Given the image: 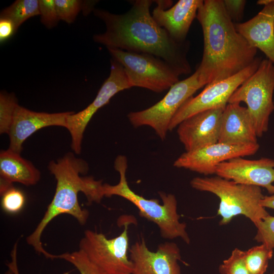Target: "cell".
Wrapping results in <instances>:
<instances>
[{
	"label": "cell",
	"instance_id": "1",
	"mask_svg": "<svg viewBox=\"0 0 274 274\" xmlns=\"http://www.w3.org/2000/svg\"><path fill=\"white\" fill-rule=\"evenodd\" d=\"M153 2L134 1L121 14L94 9V15L105 23L106 29L94 35L93 40L107 49L153 55L169 63L180 75L189 74L192 70L187 57L189 43L177 42L157 23L150 11Z\"/></svg>",
	"mask_w": 274,
	"mask_h": 274
},
{
	"label": "cell",
	"instance_id": "2",
	"mask_svg": "<svg viewBox=\"0 0 274 274\" xmlns=\"http://www.w3.org/2000/svg\"><path fill=\"white\" fill-rule=\"evenodd\" d=\"M196 18L203 37L202 59L197 69L208 84L231 77L249 66L257 49L239 33L223 0H204Z\"/></svg>",
	"mask_w": 274,
	"mask_h": 274
},
{
	"label": "cell",
	"instance_id": "3",
	"mask_svg": "<svg viewBox=\"0 0 274 274\" xmlns=\"http://www.w3.org/2000/svg\"><path fill=\"white\" fill-rule=\"evenodd\" d=\"M49 170L56 180L55 193L52 201L39 223L27 238V243L36 252L46 258L53 259V254L45 250L41 242V236L45 228L54 218L62 214L73 216L81 225L88 220L89 212L81 208L78 195L84 194L89 203L100 202L104 197L101 181L95 180L92 177H82L88 170L87 162L68 153L56 161L52 160Z\"/></svg>",
	"mask_w": 274,
	"mask_h": 274
},
{
	"label": "cell",
	"instance_id": "4",
	"mask_svg": "<svg viewBox=\"0 0 274 274\" xmlns=\"http://www.w3.org/2000/svg\"><path fill=\"white\" fill-rule=\"evenodd\" d=\"M114 168L119 174V181L116 185L103 184L104 196L116 195L129 201L138 209L140 216L157 225L163 238L173 239L179 237L189 244L190 238L186 230L187 225L180 221L175 195L159 192L161 204L157 199H147L135 193L129 187L126 179L127 160L124 155L116 157Z\"/></svg>",
	"mask_w": 274,
	"mask_h": 274
},
{
	"label": "cell",
	"instance_id": "5",
	"mask_svg": "<svg viewBox=\"0 0 274 274\" xmlns=\"http://www.w3.org/2000/svg\"><path fill=\"white\" fill-rule=\"evenodd\" d=\"M195 190L208 192L220 199L217 215L221 217L219 225H227L238 215L250 219L255 226L269 215L260 204L263 198L261 187L236 183L219 176L195 177L190 181Z\"/></svg>",
	"mask_w": 274,
	"mask_h": 274
},
{
	"label": "cell",
	"instance_id": "6",
	"mask_svg": "<svg viewBox=\"0 0 274 274\" xmlns=\"http://www.w3.org/2000/svg\"><path fill=\"white\" fill-rule=\"evenodd\" d=\"M207 84L204 76L196 68L192 75L171 86L165 95L152 106L128 113V120L136 127H150L163 141L169 131L170 123L178 110L196 91Z\"/></svg>",
	"mask_w": 274,
	"mask_h": 274
},
{
	"label": "cell",
	"instance_id": "7",
	"mask_svg": "<svg viewBox=\"0 0 274 274\" xmlns=\"http://www.w3.org/2000/svg\"><path fill=\"white\" fill-rule=\"evenodd\" d=\"M274 64L262 59L257 70L233 93L228 103L245 102L258 137L268 129L274 111Z\"/></svg>",
	"mask_w": 274,
	"mask_h": 274
},
{
	"label": "cell",
	"instance_id": "8",
	"mask_svg": "<svg viewBox=\"0 0 274 274\" xmlns=\"http://www.w3.org/2000/svg\"><path fill=\"white\" fill-rule=\"evenodd\" d=\"M112 58L123 67L132 87L160 93L180 81V74L169 63L151 54L108 49Z\"/></svg>",
	"mask_w": 274,
	"mask_h": 274
},
{
	"label": "cell",
	"instance_id": "9",
	"mask_svg": "<svg viewBox=\"0 0 274 274\" xmlns=\"http://www.w3.org/2000/svg\"><path fill=\"white\" fill-rule=\"evenodd\" d=\"M128 223L117 236L108 238L96 231L86 230L79 243V250L105 274H132L133 265L128 256Z\"/></svg>",
	"mask_w": 274,
	"mask_h": 274
},
{
	"label": "cell",
	"instance_id": "10",
	"mask_svg": "<svg viewBox=\"0 0 274 274\" xmlns=\"http://www.w3.org/2000/svg\"><path fill=\"white\" fill-rule=\"evenodd\" d=\"M261 60V57H257L249 66L235 75L207 84L200 93L189 98L178 110L170 123L169 131L194 114L225 108L234 91L257 70Z\"/></svg>",
	"mask_w": 274,
	"mask_h": 274
},
{
	"label": "cell",
	"instance_id": "11",
	"mask_svg": "<svg viewBox=\"0 0 274 274\" xmlns=\"http://www.w3.org/2000/svg\"><path fill=\"white\" fill-rule=\"evenodd\" d=\"M110 73L105 81L97 95L86 108L74 112L67 118L66 127L71 136V148L77 154L81 152L84 132L94 114L107 104L118 92L131 88L122 65L111 58Z\"/></svg>",
	"mask_w": 274,
	"mask_h": 274
},
{
	"label": "cell",
	"instance_id": "12",
	"mask_svg": "<svg viewBox=\"0 0 274 274\" xmlns=\"http://www.w3.org/2000/svg\"><path fill=\"white\" fill-rule=\"evenodd\" d=\"M259 145H230L217 142L182 154L174 166L183 168L205 176L215 174L217 166L228 160L255 154Z\"/></svg>",
	"mask_w": 274,
	"mask_h": 274
},
{
	"label": "cell",
	"instance_id": "13",
	"mask_svg": "<svg viewBox=\"0 0 274 274\" xmlns=\"http://www.w3.org/2000/svg\"><path fill=\"white\" fill-rule=\"evenodd\" d=\"M129 252L132 274H181L180 250L175 243H161L156 251H152L142 238L129 248Z\"/></svg>",
	"mask_w": 274,
	"mask_h": 274
},
{
	"label": "cell",
	"instance_id": "14",
	"mask_svg": "<svg viewBox=\"0 0 274 274\" xmlns=\"http://www.w3.org/2000/svg\"><path fill=\"white\" fill-rule=\"evenodd\" d=\"M215 174L236 183L264 187L270 195L274 193V160L270 158H234L220 163Z\"/></svg>",
	"mask_w": 274,
	"mask_h": 274
},
{
	"label": "cell",
	"instance_id": "15",
	"mask_svg": "<svg viewBox=\"0 0 274 274\" xmlns=\"http://www.w3.org/2000/svg\"><path fill=\"white\" fill-rule=\"evenodd\" d=\"M225 108L202 111L185 119L177 126V134L186 151L218 142L221 117Z\"/></svg>",
	"mask_w": 274,
	"mask_h": 274
},
{
	"label": "cell",
	"instance_id": "16",
	"mask_svg": "<svg viewBox=\"0 0 274 274\" xmlns=\"http://www.w3.org/2000/svg\"><path fill=\"white\" fill-rule=\"evenodd\" d=\"M156 7L152 15L177 42H186L191 25L196 18L203 0H179L172 7V1H155Z\"/></svg>",
	"mask_w": 274,
	"mask_h": 274
},
{
	"label": "cell",
	"instance_id": "17",
	"mask_svg": "<svg viewBox=\"0 0 274 274\" xmlns=\"http://www.w3.org/2000/svg\"><path fill=\"white\" fill-rule=\"evenodd\" d=\"M73 112H38L18 105L8 133L10 139L9 149L20 154L24 141L38 130L52 126L66 128L67 118Z\"/></svg>",
	"mask_w": 274,
	"mask_h": 274
},
{
	"label": "cell",
	"instance_id": "18",
	"mask_svg": "<svg viewBox=\"0 0 274 274\" xmlns=\"http://www.w3.org/2000/svg\"><path fill=\"white\" fill-rule=\"evenodd\" d=\"M263 5L254 17L244 22L234 23L237 31L252 47L259 49L274 64V2L259 0Z\"/></svg>",
	"mask_w": 274,
	"mask_h": 274
},
{
	"label": "cell",
	"instance_id": "19",
	"mask_svg": "<svg viewBox=\"0 0 274 274\" xmlns=\"http://www.w3.org/2000/svg\"><path fill=\"white\" fill-rule=\"evenodd\" d=\"M257 135L247 107L228 103L222 113L218 142L230 145L257 144Z\"/></svg>",
	"mask_w": 274,
	"mask_h": 274
},
{
	"label": "cell",
	"instance_id": "20",
	"mask_svg": "<svg viewBox=\"0 0 274 274\" xmlns=\"http://www.w3.org/2000/svg\"><path fill=\"white\" fill-rule=\"evenodd\" d=\"M20 154L10 149L1 151V195L12 187L13 183L31 186L36 185L40 179L39 170Z\"/></svg>",
	"mask_w": 274,
	"mask_h": 274
},
{
	"label": "cell",
	"instance_id": "21",
	"mask_svg": "<svg viewBox=\"0 0 274 274\" xmlns=\"http://www.w3.org/2000/svg\"><path fill=\"white\" fill-rule=\"evenodd\" d=\"M40 15L38 0H17L2 11L0 18L11 20L17 30L27 19Z\"/></svg>",
	"mask_w": 274,
	"mask_h": 274
},
{
	"label": "cell",
	"instance_id": "22",
	"mask_svg": "<svg viewBox=\"0 0 274 274\" xmlns=\"http://www.w3.org/2000/svg\"><path fill=\"white\" fill-rule=\"evenodd\" d=\"M273 255V250L261 244L245 251V260L250 274H264L269 261Z\"/></svg>",
	"mask_w": 274,
	"mask_h": 274
},
{
	"label": "cell",
	"instance_id": "23",
	"mask_svg": "<svg viewBox=\"0 0 274 274\" xmlns=\"http://www.w3.org/2000/svg\"><path fill=\"white\" fill-rule=\"evenodd\" d=\"M17 100L13 93L1 91L0 93V133L8 134L16 108Z\"/></svg>",
	"mask_w": 274,
	"mask_h": 274
},
{
	"label": "cell",
	"instance_id": "24",
	"mask_svg": "<svg viewBox=\"0 0 274 274\" xmlns=\"http://www.w3.org/2000/svg\"><path fill=\"white\" fill-rule=\"evenodd\" d=\"M63 259L73 265L80 274H105L81 250L56 255V259Z\"/></svg>",
	"mask_w": 274,
	"mask_h": 274
},
{
	"label": "cell",
	"instance_id": "25",
	"mask_svg": "<svg viewBox=\"0 0 274 274\" xmlns=\"http://www.w3.org/2000/svg\"><path fill=\"white\" fill-rule=\"evenodd\" d=\"M221 274H250L246 265L245 251L235 248L219 266Z\"/></svg>",
	"mask_w": 274,
	"mask_h": 274
},
{
	"label": "cell",
	"instance_id": "26",
	"mask_svg": "<svg viewBox=\"0 0 274 274\" xmlns=\"http://www.w3.org/2000/svg\"><path fill=\"white\" fill-rule=\"evenodd\" d=\"M1 196L2 207L8 213H17L24 207L25 202L24 194L21 190L13 186L8 189Z\"/></svg>",
	"mask_w": 274,
	"mask_h": 274
},
{
	"label": "cell",
	"instance_id": "27",
	"mask_svg": "<svg viewBox=\"0 0 274 274\" xmlns=\"http://www.w3.org/2000/svg\"><path fill=\"white\" fill-rule=\"evenodd\" d=\"M83 1L55 0V4L59 20L71 24L76 19L82 10Z\"/></svg>",
	"mask_w": 274,
	"mask_h": 274
},
{
	"label": "cell",
	"instance_id": "28",
	"mask_svg": "<svg viewBox=\"0 0 274 274\" xmlns=\"http://www.w3.org/2000/svg\"><path fill=\"white\" fill-rule=\"evenodd\" d=\"M257 229L254 239L274 249V216L269 214L263 218L256 225Z\"/></svg>",
	"mask_w": 274,
	"mask_h": 274
},
{
	"label": "cell",
	"instance_id": "29",
	"mask_svg": "<svg viewBox=\"0 0 274 274\" xmlns=\"http://www.w3.org/2000/svg\"><path fill=\"white\" fill-rule=\"evenodd\" d=\"M40 15L42 23L47 28L56 26L59 19L55 4V0H39Z\"/></svg>",
	"mask_w": 274,
	"mask_h": 274
},
{
	"label": "cell",
	"instance_id": "30",
	"mask_svg": "<svg viewBox=\"0 0 274 274\" xmlns=\"http://www.w3.org/2000/svg\"><path fill=\"white\" fill-rule=\"evenodd\" d=\"M225 9L229 17L234 23H239L243 16L245 5V0H223Z\"/></svg>",
	"mask_w": 274,
	"mask_h": 274
},
{
	"label": "cell",
	"instance_id": "31",
	"mask_svg": "<svg viewBox=\"0 0 274 274\" xmlns=\"http://www.w3.org/2000/svg\"><path fill=\"white\" fill-rule=\"evenodd\" d=\"M16 31L15 25L11 20L5 18H0L1 43L10 39Z\"/></svg>",
	"mask_w": 274,
	"mask_h": 274
},
{
	"label": "cell",
	"instance_id": "32",
	"mask_svg": "<svg viewBox=\"0 0 274 274\" xmlns=\"http://www.w3.org/2000/svg\"><path fill=\"white\" fill-rule=\"evenodd\" d=\"M17 243H16L11 252L12 261L8 264L9 268L11 269L14 274H19L17 262Z\"/></svg>",
	"mask_w": 274,
	"mask_h": 274
},
{
	"label": "cell",
	"instance_id": "33",
	"mask_svg": "<svg viewBox=\"0 0 274 274\" xmlns=\"http://www.w3.org/2000/svg\"><path fill=\"white\" fill-rule=\"evenodd\" d=\"M262 207L274 210V193L268 196H264L260 201Z\"/></svg>",
	"mask_w": 274,
	"mask_h": 274
},
{
	"label": "cell",
	"instance_id": "34",
	"mask_svg": "<svg viewBox=\"0 0 274 274\" xmlns=\"http://www.w3.org/2000/svg\"><path fill=\"white\" fill-rule=\"evenodd\" d=\"M96 3L95 1H83L82 11L84 15H88L91 11H93Z\"/></svg>",
	"mask_w": 274,
	"mask_h": 274
},
{
	"label": "cell",
	"instance_id": "35",
	"mask_svg": "<svg viewBox=\"0 0 274 274\" xmlns=\"http://www.w3.org/2000/svg\"><path fill=\"white\" fill-rule=\"evenodd\" d=\"M5 274H14V273L11 269L9 268V269L5 272Z\"/></svg>",
	"mask_w": 274,
	"mask_h": 274
},
{
	"label": "cell",
	"instance_id": "36",
	"mask_svg": "<svg viewBox=\"0 0 274 274\" xmlns=\"http://www.w3.org/2000/svg\"><path fill=\"white\" fill-rule=\"evenodd\" d=\"M273 274H274V271H273Z\"/></svg>",
	"mask_w": 274,
	"mask_h": 274
},
{
	"label": "cell",
	"instance_id": "37",
	"mask_svg": "<svg viewBox=\"0 0 274 274\" xmlns=\"http://www.w3.org/2000/svg\"><path fill=\"white\" fill-rule=\"evenodd\" d=\"M273 2H274V0H273Z\"/></svg>",
	"mask_w": 274,
	"mask_h": 274
}]
</instances>
